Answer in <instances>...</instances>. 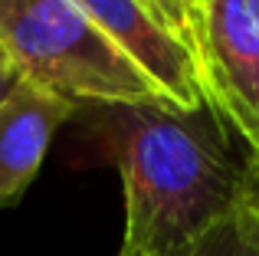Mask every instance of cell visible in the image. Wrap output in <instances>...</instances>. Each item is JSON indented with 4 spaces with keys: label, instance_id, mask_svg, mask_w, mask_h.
I'll return each instance as SVG.
<instances>
[{
    "label": "cell",
    "instance_id": "obj_1",
    "mask_svg": "<svg viewBox=\"0 0 259 256\" xmlns=\"http://www.w3.org/2000/svg\"><path fill=\"white\" fill-rule=\"evenodd\" d=\"M72 122L92 158L121 174L118 256H171L240 210L246 158L207 99L190 109L167 99L89 102Z\"/></svg>",
    "mask_w": 259,
    "mask_h": 256
},
{
    "label": "cell",
    "instance_id": "obj_2",
    "mask_svg": "<svg viewBox=\"0 0 259 256\" xmlns=\"http://www.w3.org/2000/svg\"><path fill=\"white\" fill-rule=\"evenodd\" d=\"M0 50L20 79L76 105L167 99L72 0H0Z\"/></svg>",
    "mask_w": 259,
    "mask_h": 256
},
{
    "label": "cell",
    "instance_id": "obj_3",
    "mask_svg": "<svg viewBox=\"0 0 259 256\" xmlns=\"http://www.w3.org/2000/svg\"><path fill=\"white\" fill-rule=\"evenodd\" d=\"M190 53L207 102L259 158V0H190Z\"/></svg>",
    "mask_w": 259,
    "mask_h": 256
},
{
    "label": "cell",
    "instance_id": "obj_4",
    "mask_svg": "<svg viewBox=\"0 0 259 256\" xmlns=\"http://www.w3.org/2000/svg\"><path fill=\"white\" fill-rule=\"evenodd\" d=\"M72 4L82 7L85 17L112 43H118L171 102L190 109L207 99L194 53L171 30H164L141 0H72Z\"/></svg>",
    "mask_w": 259,
    "mask_h": 256
},
{
    "label": "cell",
    "instance_id": "obj_5",
    "mask_svg": "<svg viewBox=\"0 0 259 256\" xmlns=\"http://www.w3.org/2000/svg\"><path fill=\"white\" fill-rule=\"evenodd\" d=\"M76 118V102L20 79L0 102V210L13 207L39 174L53 135Z\"/></svg>",
    "mask_w": 259,
    "mask_h": 256
},
{
    "label": "cell",
    "instance_id": "obj_6",
    "mask_svg": "<svg viewBox=\"0 0 259 256\" xmlns=\"http://www.w3.org/2000/svg\"><path fill=\"white\" fill-rule=\"evenodd\" d=\"M171 256H259V237L240 210Z\"/></svg>",
    "mask_w": 259,
    "mask_h": 256
},
{
    "label": "cell",
    "instance_id": "obj_7",
    "mask_svg": "<svg viewBox=\"0 0 259 256\" xmlns=\"http://www.w3.org/2000/svg\"><path fill=\"white\" fill-rule=\"evenodd\" d=\"M154 13L164 30H171L177 39L190 50V0H141Z\"/></svg>",
    "mask_w": 259,
    "mask_h": 256
},
{
    "label": "cell",
    "instance_id": "obj_8",
    "mask_svg": "<svg viewBox=\"0 0 259 256\" xmlns=\"http://www.w3.org/2000/svg\"><path fill=\"white\" fill-rule=\"evenodd\" d=\"M240 214L253 227L259 237V161L246 158V178H243V197H240Z\"/></svg>",
    "mask_w": 259,
    "mask_h": 256
},
{
    "label": "cell",
    "instance_id": "obj_9",
    "mask_svg": "<svg viewBox=\"0 0 259 256\" xmlns=\"http://www.w3.org/2000/svg\"><path fill=\"white\" fill-rule=\"evenodd\" d=\"M20 82V72L10 66V59L4 56V50H0V102H4L7 96L13 92V86Z\"/></svg>",
    "mask_w": 259,
    "mask_h": 256
},
{
    "label": "cell",
    "instance_id": "obj_10",
    "mask_svg": "<svg viewBox=\"0 0 259 256\" xmlns=\"http://www.w3.org/2000/svg\"><path fill=\"white\" fill-rule=\"evenodd\" d=\"M249 158H253V154H249ZM253 161H259V158H253Z\"/></svg>",
    "mask_w": 259,
    "mask_h": 256
}]
</instances>
